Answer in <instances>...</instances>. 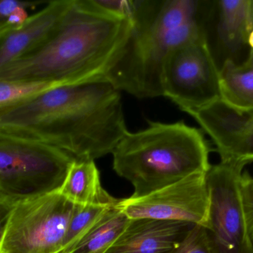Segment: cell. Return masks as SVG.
<instances>
[{"instance_id": "obj_25", "label": "cell", "mask_w": 253, "mask_h": 253, "mask_svg": "<svg viewBox=\"0 0 253 253\" xmlns=\"http://www.w3.org/2000/svg\"><path fill=\"white\" fill-rule=\"evenodd\" d=\"M12 28H13V27L7 25L6 22H0V38H1L5 33H7L9 30L11 29Z\"/></svg>"}, {"instance_id": "obj_12", "label": "cell", "mask_w": 253, "mask_h": 253, "mask_svg": "<svg viewBox=\"0 0 253 253\" xmlns=\"http://www.w3.org/2000/svg\"><path fill=\"white\" fill-rule=\"evenodd\" d=\"M193 226L150 218L130 219L106 253H168L182 242Z\"/></svg>"}, {"instance_id": "obj_10", "label": "cell", "mask_w": 253, "mask_h": 253, "mask_svg": "<svg viewBox=\"0 0 253 253\" xmlns=\"http://www.w3.org/2000/svg\"><path fill=\"white\" fill-rule=\"evenodd\" d=\"M216 146L221 161L253 163V110L218 100L190 113Z\"/></svg>"}, {"instance_id": "obj_14", "label": "cell", "mask_w": 253, "mask_h": 253, "mask_svg": "<svg viewBox=\"0 0 253 253\" xmlns=\"http://www.w3.org/2000/svg\"><path fill=\"white\" fill-rule=\"evenodd\" d=\"M220 71L221 99L229 105L245 111L253 110V50L239 65L227 59Z\"/></svg>"}, {"instance_id": "obj_23", "label": "cell", "mask_w": 253, "mask_h": 253, "mask_svg": "<svg viewBox=\"0 0 253 253\" xmlns=\"http://www.w3.org/2000/svg\"><path fill=\"white\" fill-rule=\"evenodd\" d=\"M17 201L19 200L7 197L0 193V245L5 232L10 214Z\"/></svg>"}, {"instance_id": "obj_24", "label": "cell", "mask_w": 253, "mask_h": 253, "mask_svg": "<svg viewBox=\"0 0 253 253\" xmlns=\"http://www.w3.org/2000/svg\"><path fill=\"white\" fill-rule=\"evenodd\" d=\"M28 18L29 16L27 9L25 7H19L9 16L5 22L13 28H17L23 25Z\"/></svg>"}, {"instance_id": "obj_9", "label": "cell", "mask_w": 253, "mask_h": 253, "mask_svg": "<svg viewBox=\"0 0 253 253\" xmlns=\"http://www.w3.org/2000/svg\"><path fill=\"white\" fill-rule=\"evenodd\" d=\"M206 175L194 174L147 196L123 199L119 206L129 219L178 221L207 228L209 194Z\"/></svg>"}, {"instance_id": "obj_15", "label": "cell", "mask_w": 253, "mask_h": 253, "mask_svg": "<svg viewBox=\"0 0 253 253\" xmlns=\"http://www.w3.org/2000/svg\"><path fill=\"white\" fill-rule=\"evenodd\" d=\"M218 7V37L228 49L237 50L248 43L253 29L251 0H223Z\"/></svg>"}, {"instance_id": "obj_8", "label": "cell", "mask_w": 253, "mask_h": 253, "mask_svg": "<svg viewBox=\"0 0 253 253\" xmlns=\"http://www.w3.org/2000/svg\"><path fill=\"white\" fill-rule=\"evenodd\" d=\"M246 165L221 161L207 172L209 216L207 230L222 253H253L240 190Z\"/></svg>"}, {"instance_id": "obj_20", "label": "cell", "mask_w": 253, "mask_h": 253, "mask_svg": "<svg viewBox=\"0 0 253 253\" xmlns=\"http://www.w3.org/2000/svg\"><path fill=\"white\" fill-rule=\"evenodd\" d=\"M86 4L95 11L119 19H130L132 0H84Z\"/></svg>"}, {"instance_id": "obj_22", "label": "cell", "mask_w": 253, "mask_h": 253, "mask_svg": "<svg viewBox=\"0 0 253 253\" xmlns=\"http://www.w3.org/2000/svg\"><path fill=\"white\" fill-rule=\"evenodd\" d=\"M42 1H19V0H0V22H5L10 14L19 7L34 10Z\"/></svg>"}, {"instance_id": "obj_17", "label": "cell", "mask_w": 253, "mask_h": 253, "mask_svg": "<svg viewBox=\"0 0 253 253\" xmlns=\"http://www.w3.org/2000/svg\"><path fill=\"white\" fill-rule=\"evenodd\" d=\"M116 206V205H115ZM114 206L76 205L60 253H68L93 225Z\"/></svg>"}, {"instance_id": "obj_3", "label": "cell", "mask_w": 253, "mask_h": 253, "mask_svg": "<svg viewBox=\"0 0 253 253\" xmlns=\"http://www.w3.org/2000/svg\"><path fill=\"white\" fill-rule=\"evenodd\" d=\"M196 0H132L130 30L108 80L140 99L163 96V71L171 53L204 31Z\"/></svg>"}, {"instance_id": "obj_19", "label": "cell", "mask_w": 253, "mask_h": 253, "mask_svg": "<svg viewBox=\"0 0 253 253\" xmlns=\"http://www.w3.org/2000/svg\"><path fill=\"white\" fill-rule=\"evenodd\" d=\"M168 253H222L205 227L194 225L182 242Z\"/></svg>"}, {"instance_id": "obj_1", "label": "cell", "mask_w": 253, "mask_h": 253, "mask_svg": "<svg viewBox=\"0 0 253 253\" xmlns=\"http://www.w3.org/2000/svg\"><path fill=\"white\" fill-rule=\"evenodd\" d=\"M0 132L57 147L75 158L111 153L129 131L120 92L105 79L50 88L0 112Z\"/></svg>"}, {"instance_id": "obj_27", "label": "cell", "mask_w": 253, "mask_h": 253, "mask_svg": "<svg viewBox=\"0 0 253 253\" xmlns=\"http://www.w3.org/2000/svg\"><path fill=\"white\" fill-rule=\"evenodd\" d=\"M251 16L253 26V0H251Z\"/></svg>"}, {"instance_id": "obj_5", "label": "cell", "mask_w": 253, "mask_h": 253, "mask_svg": "<svg viewBox=\"0 0 253 253\" xmlns=\"http://www.w3.org/2000/svg\"><path fill=\"white\" fill-rule=\"evenodd\" d=\"M74 160L42 141L0 132V193L21 200L59 192Z\"/></svg>"}, {"instance_id": "obj_11", "label": "cell", "mask_w": 253, "mask_h": 253, "mask_svg": "<svg viewBox=\"0 0 253 253\" xmlns=\"http://www.w3.org/2000/svg\"><path fill=\"white\" fill-rule=\"evenodd\" d=\"M73 2L74 0L50 1L23 25L5 33L0 38V69L42 46L54 32Z\"/></svg>"}, {"instance_id": "obj_4", "label": "cell", "mask_w": 253, "mask_h": 253, "mask_svg": "<svg viewBox=\"0 0 253 253\" xmlns=\"http://www.w3.org/2000/svg\"><path fill=\"white\" fill-rule=\"evenodd\" d=\"M209 153L199 129L182 121H148L147 128L128 132L117 144L113 167L133 186L130 197L140 198L194 174L207 173Z\"/></svg>"}, {"instance_id": "obj_6", "label": "cell", "mask_w": 253, "mask_h": 253, "mask_svg": "<svg viewBox=\"0 0 253 253\" xmlns=\"http://www.w3.org/2000/svg\"><path fill=\"white\" fill-rule=\"evenodd\" d=\"M75 206L59 192L17 201L0 253H60Z\"/></svg>"}, {"instance_id": "obj_26", "label": "cell", "mask_w": 253, "mask_h": 253, "mask_svg": "<svg viewBox=\"0 0 253 253\" xmlns=\"http://www.w3.org/2000/svg\"><path fill=\"white\" fill-rule=\"evenodd\" d=\"M248 43L251 46V49L253 50V29L250 34L249 37H248Z\"/></svg>"}, {"instance_id": "obj_7", "label": "cell", "mask_w": 253, "mask_h": 253, "mask_svg": "<svg viewBox=\"0 0 253 253\" xmlns=\"http://www.w3.org/2000/svg\"><path fill=\"white\" fill-rule=\"evenodd\" d=\"M162 85L163 96L189 114L221 99L219 68L205 34L169 54Z\"/></svg>"}, {"instance_id": "obj_21", "label": "cell", "mask_w": 253, "mask_h": 253, "mask_svg": "<svg viewBox=\"0 0 253 253\" xmlns=\"http://www.w3.org/2000/svg\"><path fill=\"white\" fill-rule=\"evenodd\" d=\"M240 190L248 231L253 244V177L248 172H243L241 176Z\"/></svg>"}, {"instance_id": "obj_18", "label": "cell", "mask_w": 253, "mask_h": 253, "mask_svg": "<svg viewBox=\"0 0 253 253\" xmlns=\"http://www.w3.org/2000/svg\"><path fill=\"white\" fill-rule=\"evenodd\" d=\"M54 85L43 82L0 80V112L17 106Z\"/></svg>"}, {"instance_id": "obj_16", "label": "cell", "mask_w": 253, "mask_h": 253, "mask_svg": "<svg viewBox=\"0 0 253 253\" xmlns=\"http://www.w3.org/2000/svg\"><path fill=\"white\" fill-rule=\"evenodd\" d=\"M119 203L109 209L68 253H106L130 221Z\"/></svg>"}, {"instance_id": "obj_2", "label": "cell", "mask_w": 253, "mask_h": 253, "mask_svg": "<svg viewBox=\"0 0 253 253\" xmlns=\"http://www.w3.org/2000/svg\"><path fill=\"white\" fill-rule=\"evenodd\" d=\"M130 20L95 11L74 0L50 37L34 51L0 69V80L54 86L105 78L124 48Z\"/></svg>"}, {"instance_id": "obj_13", "label": "cell", "mask_w": 253, "mask_h": 253, "mask_svg": "<svg viewBox=\"0 0 253 253\" xmlns=\"http://www.w3.org/2000/svg\"><path fill=\"white\" fill-rule=\"evenodd\" d=\"M59 193L78 206H115L120 202L104 190L94 160L74 157Z\"/></svg>"}]
</instances>
